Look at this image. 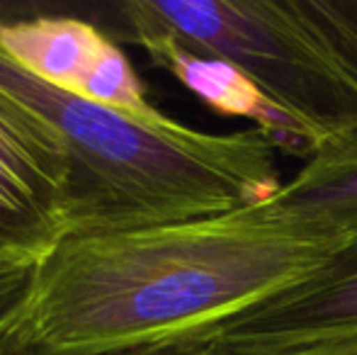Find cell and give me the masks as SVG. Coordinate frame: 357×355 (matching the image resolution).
Returning <instances> with one entry per match:
<instances>
[{
	"mask_svg": "<svg viewBox=\"0 0 357 355\" xmlns=\"http://www.w3.org/2000/svg\"><path fill=\"white\" fill-rule=\"evenodd\" d=\"M345 248L273 199L221 217L68 236L17 326L49 353L204 343L231 317L314 278Z\"/></svg>",
	"mask_w": 357,
	"mask_h": 355,
	"instance_id": "6da1fadb",
	"label": "cell"
},
{
	"mask_svg": "<svg viewBox=\"0 0 357 355\" xmlns=\"http://www.w3.org/2000/svg\"><path fill=\"white\" fill-rule=\"evenodd\" d=\"M0 93L52 129L66 156L68 236L221 217L284 185L280 149L258 129L209 134L168 114L132 117L47 86L3 49Z\"/></svg>",
	"mask_w": 357,
	"mask_h": 355,
	"instance_id": "7a4b0ae2",
	"label": "cell"
},
{
	"mask_svg": "<svg viewBox=\"0 0 357 355\" xmlns=\"http://www.w3.org/2000/svg\"><path fill=\"white\" fill-rule=\"evenodd\" d=\"M124 34L153 29L243 68L270 98L328 137L357 129V81L335 61L294 0H127Z\"/></svg>",
	"mask_w": 357,
	"mask_h": 355,
	"instance_id": "3957f363",
	"label": "cell"
},
{
	"mask_svg": "<svg viewBox=\"0 0 357 355\" xmlns=\"http://www.w3.org/2000/svg\"><path fill=\"white\" fill-rule=\"evenodd\" d=\"M0 49L29 76L68 95L142 119L163 114L149 100L122 47L90 20L63 15L0 17Z\"/></svg>",
	"mask_w": 357,
	"mask_h": 355,
	"instance_id": "277c9868",
	"label": "cell"
},
{
	"mask_svg": "<svg viewBox=\"0 0 357 355\" xmlns=\"http://www.w3.org/2000/svg\"><path fill=\"white\" fill-rule=\"evenodd\" d=\"M66 192L52 129L0 93V253L44 261L68 236Z\"/></svg>",
	"mask_w": 357,
	"mask_h": 355,
	"instance_id": "5b68a950",
	"label": "cell"
},
{
	"mask_svg": "<svg viewBox=\"0 0 357 355\" xmlns=\"http://www.w3.org/2000/svg\"><path fill=\"white\" fill-rule=\"evenodd\" d=\"M357 331V251L314 278L216 326L202 343L212 355H260Z\"/></svg>",
	"mask_w": 357,
	"mask_h": 355,
	"instance_id": "8992f818",
	"label": "cell"
},
{
	"mask_svg": "<svg viewBox=\"0 0 357 355\" xmlns=\"http://www.w3.org/2000/svg\"><path fill=\"white\" fill-rule=\"evenodd\" d=\"M127 37L144 49L153 66L170 73L209 109L224 117L248 119L253 129L265 134L280 151L309 161L331 139L324 129L270 98L236 63L192 52L178 39L153 29H137Z\"/></svg>",
	"mask_w": 357,
	"mask_h": 355,
	"instance_id": "52a82bcc",
	"label": "cell"
},
{
	"mask_svg": "<svg viewBox=\"0 0 357 355\" xmlns=\"http://www.w3.org/2000/svg\"><path fill=\"white\" fill-rule=\"evenodd\" d=\"M273 204L345 251H357V129L333 134L284 180Z\"/></svg>",
	"mask_w": 357,
	"mask_h": 355,
	"instance_id": "ba28073f",
	"label": "cell"
},
{
	"mask_svg": "<svg viewBox=\"0 0 357 355\" xmlns=\"http://www.w3.org/2000/svg\"><path fill=\"white\" fill-rule=\"evenodd\" d=\"M301 17L357 81V0H294Z\"/></svg>",
	"mask_w": 357,
	"mask_h": 355,
	"instance_id": "9c48e42d",
	"label": "cell"
},
{
	"mask_svg": "<svg viewBox=\"0 0 357 355\" xmlns=\"http://www.w3.org/2000/svg\"><path fill=\"white\" fill-rule=\"evenodd\" d=\"M42 261L0 253V336L24 317L37 287Z\"/></svg>",
	"mask_w": 357,
	"mask_h": 355,
	"instance_id": "30bf717a",
	"label": "cell"
},
{
	"mask_svg": "<svg viewBox=\"0 0 357 355\" xmlns=\"http://www.w3.org/2000/svg\"><path fill=\"white\" fill-rule=\"evenodd\" d=\"M17 324L0 336V355H59L34 346ZM199 353H202V343H160V346H146V348H134V351L105 353V355H199Z\"/></svg>",
	"mask_w": 357,
	"mask_h": 355,
	"instance_id": "8fae6325",
	"label": "cell"
},
{
	"mask_svg": "<svg viewBox=\"0 0 357 355\" xmlns=\"http://www.w3.org/2000/svg\"><path fill=\"white\" fill-rule=\"evenodd\" d=\"M204 355H212V353H204ZM260 355H357V331L319 338V341L299 343V346L282 348V351L260 353Z\"/></svg>",
	"mask_w": 357,
	"mask_h": 355,
	"instance_id": "7c38bea8",
	"label": "cell"
},
{
	"mask_svg": "<svg viewBox=\"0 0 357 355\" xmlns=\"http://www.w3.org/2000/svg\"><path fill=\"white\" fill-rule=\"evenodd\" d=\"M199 355H204V353H199Z\"/></svg>",
	"mask_w": 357,
	"mask_h": 355,
	"instance_id": "4fadbf2b",
	"label": "cell"
}]
</instances>
